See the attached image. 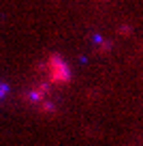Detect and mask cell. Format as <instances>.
<instances>
[{
    "label": "cell",
    "instance_id": "cell-1",
    "mask_svg": "<svg viewBox=\"0 0 143 146\" xmlns=\"http://www.w3.org/2000/svg\"><path fill=\"white\" fill-rule=\"evenodd\" d=\"M47 73L54 84H66L71 80V69L60 56H49L47 60Z\"/></svg>",
    "mask_w": 143,
    "mask_h": 146
},
{
    "label": "cell",
    "instance_id": "cell-2",
    "mask_svg": "<svg viewBox=\"0 0 143 146\" xmlns=\"http://www.w3.org/2000/svg\"><path fill=\"white\" fill-rule=\"evenodd\" d=\"M2 95H7V86H5V84H0V97H2Z\"/></svg>",
    "mask_w": 143,
    "mask_h": 146
}]
</instances>
